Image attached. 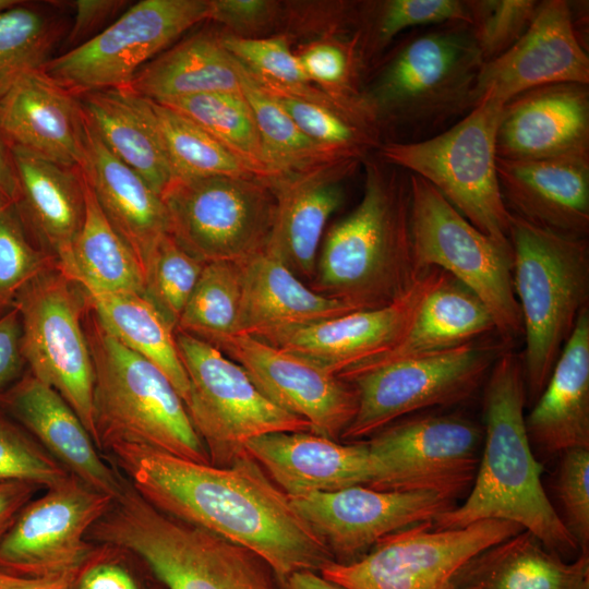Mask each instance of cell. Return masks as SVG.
Here are the masks:
<instances>
[{"label": "cell", "mask_w": 589, "mask_h": 589, "mask_svg": "<svg viewBox=\"0 0 589 589\" xmlns=\"http://www.w3.org/2000/svg\"><path fill=\"white\" fill-rule=\"evenodd\" d=\"M108 449L148 503L253 551L280 585L296 572L320 573L335 562L288 495L248 454L221 468L142 445L117 444Z\"/></svg>", "instance_id": "6da1fadb"}, {"label": "cell", "mask_w": 589, "mask_h": 589, "mask_svg": "<svg viewBox=\"0 0 589 589\" xmlns=\"http://www.w3.org/2000/svg\"><path fill=\"white\" fill-rule=\"evenodd\" d=\"M483 400V444L476 479L465 502L433 519V528L458 529L485 519L508 520L561 557L573 554L578 546L541 482L542 466L525 423L522 362L512 351L500 353L493 363Z\"/></svg>", "instance_id": "7a4b0ae2"}, {"label": "cell", "mask_w": 589, "mask_h": 589, "mask_svg": "<svg viewBox=\"0 0 589 589\" xmlns=\"http://www.w3.org/2000/svg\"><path fill=\"white\" fill-rule=\"evenodd\" d=\"M375 65L360 99L382 144L430 139L479 103L483 60L465 22L416 28Z\"/></svg>", "instance_id": "3957f363"}, {"label": "cell", "mask_w": 589, "mask_h": 589, "mask_svg": "<svg viewBox=\"0 0 589 589\" xmlns=\"http://www.w3.org/2000/svg\"><path fill=\"white\" fill-rule=\"evenodd\" d=\"M364 161L362 197L326 232L309 283L356 311L397 301L422 274L412 251L410 173L378 156Z\"/></svg>", "instance_id": "277c9868"}, {"label": "cell", "mask_w": 589, "mask_h": 589, "mask_svg": "<svg viewBox=\"0 0 589 589\" xmlns=\"http://www.w3.org/2000/svg\"><path fill=\"white\" fill-rule=\"evenodd\" d=\"M91 538L141 557L167 589H283L260 555L165 514L129 482Z\"/></svg>", "instance_id": "5b68a950"}, {"label": "cell", "mask_w": 589, "mask_h": 589, "mask_svg": "<svg viewBox=\"0 0 589 589\" xmlns=\"http://www.w3.org/2000/svg\"><path fill=\"white\" fill-rule=\"evenodd\" d=\"M84 330L94 368L98 447L134 444L211 464L185 405L168 377L99 324L89 304Z\"/></svg>", "instance_id": "8992f818"}, {"label": "cell", "mask_w": 589, "mask_h": 589, "mask_svg": "<svg viewBox=\"0 0 589 589\" xmlns=\"http://www.w3.org/2000/svg\"><path fill=\"white\" fill-rule=\"evenodd\" d=\"M510 214V213H509ZM513 286L526 339L527 398L544 389L560 353L589 301L586 238L564 236L509 216Z\"/></svg>", "instance_id": "52a82bcc"}, {"label": "cell", "mask_w": 589, "mask_h": 589, "mask_svg": "<svg viewBox=\"0 0 589 589\" xmlns=\"http://www.w3.org/2000/svg\"><path fill=\"white\" fill-rule=\"evenodd\" d=\"M503 105L483 97L445 131L416 143H384L377 156L433 185L467 220L509 243V212L496 171V132Z\"/></svg>", "instance_id": "ba28073f"}, {"label": "cell", "mask_w": 589, "mask_h": 589, "mask_svg": "<svg viewBox=\"0 0 589 589\" xmlns=\"http://www.w3.org/2000/svg\"><path fill=\"white\" fill-rule=\"evenodd\" d=\"M410 189L416 269H441L469 289L489 310L505 344L522 335L510 243L480 231L421 177L410 173Z\"/></svg>", "instance_id": "9c48e42d"}, {"label": "cell", "mask_w": 589, "mask_h": 589, "mask_svg": "<svg viewBox=\"0 0 589 589\" xmlns=\"http://www.w3.org/2000/svg\"><path fill=\"white\" fill-rule=\"evenodd\" d=\"M189 380L185 408L211 465L230 467L248 454L244 443L274 432H311V424L272 402L245 370L219 349L175 332Z\"/></svg>", "instance_id": "30bf717a"}, {"label": "cell", "mask_w": 589, "mask_h": 589, "mask_svg": "<svg viewBox=\"0 0 589 589\" xmlns=\"http://www.w3.org/2000/svg\"><path fill=\"white\" fill-rule=\"evenodd\" d=\"M161 199L170 236L203 263H240L263 252L276 218L272 184L256 177L173 179Z\"/></svg>", "instance_id": "8fae6325"}, {"label": "cell", "mask_w": 589, "mask_h": 589, "mask_svg": "<svg viewBox=\"0 0 589 589\" xmlns=\"http://www.w3.org/2000/svg\"><path fill=\"white\" fill-rule=\"evenodd\" d=\"M13 306L19 311L22 354L32 375L71 406L98 447L94 368L84 330L85 290L58 265L33 280Z\"/></svg>", "instance_id": "7c38bea8"}, {"label": "cell", "mask_w": 589, "mask_h": 589, "mask_svg": "<svg viewBox=\"0 0 589 589\" xmlns=\"http://www.w3.org/2000/svg\"><path fill=\"white\" fill-rule=\"evenodd\" d=\"M498 356L492 347L469 342L340 376L358 393L356 416L340 440L362 441L407 414L467 400Z\"/></svg>", "instance_id": "4fadbf2b"}, {"label": "cell", "mask_w": 589, "mask_h": 589, "mask_svg": "<svg viewBox=\"0 0 589 589\" xmlns=\"http://www.w3.org/2000/svg\"><path fill=\"white\" fill-rule=\"evenodd\" d=\"M522 530L501 519L445 530L422 521L383 537L359 560L333 562L320 574L347 589H452L473 556Z\"/></svg>", "instance_id": "5bb4252c"}, {"label": "cell", "mask_w": 589, "mask_h": 589, "mask_svg": "<svg viewBox=\"0 0 589 589\" xmlns=\"http://www.w3.org/2000/svg\"><path fill=\"white\" fill-rule=\"evenodd\" d=\"M208 0H142L43 71L75 95L129 87L134 75L183 33L208 20Z\"/></svg>", "instance_id": "9a60e30c"}, {"label": "cell", "mask_w": 589, "mask_h": 589, "mask_svg": "<svg viewBox=\"0 0 589 589\" xmlns=\"http://www.w3.org/2000/svg\"><path fill=\"white\" fill-rule=\"evenodd\" d=\"M380 491L434 492L457 501L478 471L483 428L454 416L399 419L368 440Z\"/></svg>", "instance_id": "2e32d148"}, {"label": "cell", "mask_w": 589, "mask_h": 589, "mask_svg": "<svg viewBox=\"0 0 589 589\" xmlns=\"http://www.w3.org/2000/svg\"><path fill=\"white\" fill-rule=\"evenodd\" d=\"M113 501L70 474L21 510L0 540V570L22 577L79 570L95 552L87 532Z\"/></svg>", "instance_id": "e0dca14e"}, {"label": "cell", "mask_w": 589, "mask_h": 589, "mask_svg": "<svg viewBox=\"0 0 589 589\" xmlns=\"http://www.w3.org/2000/svg\"><path fill=\"white\" fill-rule=\"evenodd\" d=\"M288 497L339 564L352 563L383 537L433 520L457 505L434 492L380 491L365 485Z\"/></svg>", "instance_id": "ac0fdd59"}, {"label": "cell", "mask_w": 589, "mask_h": 589, "mask_svg": "<svg viewBox=\"0 0 589 589\" xmlns=\"http://www.w3.org/2000/svg\"><path fill=\"white\" fill-rule=\"evenodd\" d=\"M214 347L240 364L272 402L306 420L311 432L339 441L353 420L354 386L318 364L247 334Z\"/></svg>", "instance_id": "d6986e66"}, {"label": "cell", "mask_w": 589, "mask_h": 589, "mask_svg": "<svg viewBox=\"0 0 589 589\" xmlns=\"http://www.w3.org/2000/svg\"><path fill=\"white\" fill-rule=\"evenodd\" d=\"M445 272L430 268L397 301L256 337L301 356L336 375L382 354L406 334L420 305Z\"/></svg>", "instance_id": "ffe728a7"}, {"label": "cell", "mask_w": 589, "mask_h": 589, "mask_svg": "<svg viewBox=\"0 0 589 589\" xmlns=\"http://www.w3.org/2000/svg\"><path fill=\"white\" fill-rule=\"evenodd\" d=\"M560 83L589 85V58L576 32L570 4L542 0L521 38L483 63L479 100L488 97L504 106L524 92Z\"/></svg>", "instance_id": "44dd1931"}, {"label": "cell", "mask_w": 589, "mask_h": 589, "mask_svg": "<svg viewBox=\"0 0 589 589\" xmlns=\"http://www.w3.org/2000/svg\"><path fill=\"white\" fill-rule=\"evenodd\" d=\"M496 156L509 160L589 157V86L551 84L507 101L496 132Z\"/></svg>", "instance_id": "7402d4cb"}, {"label": "cell", "mask_w": 589, "mask_h": 589, "mask_svg": "<svg viewBox=\"0 0 589 589\" xmlns=\"http://www.w3.org/2000/svg\"><path fill=\"white\" fill-rule=\"evenodd\" d=\"M245 452L288 496L368 485L374 465L364 440L340 443L313 432L249 438Z\"/></svg>", "instance_id": "603a6c76"}, {"label": "cell", "mask_w": 589, "mask_h": 589, "mask_svg": "<svg viewBox=\"0 0 589 589\" xmlns=\"http://www.w3.org/2000/svg\"><path fill=\"white\" fill-rule=\"evenodd\" d=\"M508 212L538 227L574 238L589 231V157L496 159Z\"/></svg>", "instance_id": "cb8c5ba5"}, {"label": "cell", "mask_w": 589, "mask_h": 589, "mask_svg": "<svg viewBox=\"0 0 589 589\" xmlns=\"http://www.w3.org/2000/svg\"><path fill=\"white\" fill-rule=\"evenodd\" d=\"M360 160L342 159L271 181L277 208L265 251L309 283L315 274L321 240L344 200L342 181Z\"/></svg>", "instance_id": "d4e9b609"}, {"label": "cell", "mask_w": 589, "mask_h": 589, "mask_svg": "<svg viewBox=\"0 0 589 589\" xmlns=\"http://www.w3.org/2000/svg\"><path fill=\"white\" fill-rule=\"evenodd\" d=\"M0 134L10 146L58 165H82L83 112L79 97L43 69L22 76L0 99Z\"/></svg>", "instance_id": "484cf974"}, {"label": "cell", "mask_w": 589, "mask_h": 589, "mask_svg": "<svg viewBox=\"0 0 589 589\" xmlns=\"http://www.w3.org/2000/svg\"><path fill=\"white\" fill-rule=\"evenodd\" d=\"M83 135L82 175L105 216L143 271L156 243L169 233L164 201L139 173L105 146L84 116Z\"/></svg>", "instance_id": "4316f807"}, {"label": "cell", "mask_w": 589, "mask_h": 589, "mask_svg": "<svg viewBox=\"0 0 589 589\" xmlns=\"http://www.w3.org/2000/svg\"><path fill=\"white\" fill-rule=\"evenodd\" d=\"M7 400L41 447L71 474L113 498L121 494L123 478L99 456L76 412L53 388L31 374L12 389Z\"/></svg>", "instance_id": "83f0119b"}, {"label": "cell", "mask_w": 589, "mask_h": 589, "mask_svg": "<svg viewBox=\"0 0 589 589\" xmlns=\"http://www.w3.org/2000/svg\"><path fill=\"white\" fill-rule=\"evenodd\" d=\"M19 182L15 202L23 220L64 272L85 212L84 178L19 146H11Z\"/></svg>", "instance_id": "f1b7e54d"}, {"label": "cell", "mask_w": 589, "mask_h": 589, "mask_svg": "<svg viewBox=\"0 0 589 589\" xmlns=\"http://www.w3.org/2000/svg\"><path fill=\"white\" fill-rule=\"evenodd\" d=\"M525 423L531 446L543 454L589 449L588 308L579 314Z\"/></svg>", "instance_id": "f546056e"}, {"label": "cell", "mask_w": 589, "mask_h": 589, "mask_svg": "<svg viewBox=\"0 0 589 589\" xmlns=\"http://www.w3.org/2000/svg\"><path fill=\"white\" fill-rule=\"evenodd\" d=\"M239 334H267L356 311L310 288L265 250L243 262Z\"/></svg>", "instance_id": "4dcf8cb0"}, {"label": "cell", "mask_w": 589, "mask_h": 589, "mask_svg": "<svg viewBox=\"0 0 589 589\" xmlns=\"http://www.w3.org/2000/svg\"><path fill=\"white\" fill-rule=\"evenodd\" d=\"M82 112L105 146L161 196L173 172L148 101L130 87L77 95Z\"/></svg>", "instance_id": "1f68e13d"}, {"label": "cell", "mask_w": 589, "mask_h": 589, "mask_svg": "<svg viewBox=\"0 0 589 589\" xmlns=\"http://www.w3.org/2000/svg\"><path fill=\"white\" fill-rule=\"evenodd\" d=\"M452 589H589V556L565 562L522 530L473 556Z\"/></svg>", "instance_id": "d6a6232c"}, {"label": "cell", "mask_w": 589, "mask_h": 589, "mask_svg": "<svg viewBox=\"0 0 589 589\" xmlns=\"http://www.w3.org/2000/svg\"><path fill=\"white\" fill-rule=\"evenodd\" d=\"M495 329L483 302L448 274L431 289L401 339L386 352L338 376L364 369L446 351Z\"/></svg>", "instance_id": "836d02e7"}, {"label": "cell", "mask_w": 589, "mask_h": 589, "mask_svg": "<svg viewBox=\"0 0 589 589\" xmlns=\"http://www.w3.org/2000/svg\"><path fill=\"white\" fill-rule=\"evenodd\" d=\"M129 87L156 101L241 92L233 58L218 36L205 33L164 50L134 75Z\"/></svg>", "instance_id": "e575fe53"}, {"label": "cell", "mask_w": 589, "mask_h": 589, "mask_svg": "<svg viewBox=\"0 0 589 589\" xmlns=\"http://www.w3.org/2000/svg\"><path fill=\"white\" fill-rule=\"evenodd\" d=\"M88 304L104 329L131 351L156 365L185 404L189 380L177 349L175 329L140 293L88 294Z\"/></svg>", "instance_id": "d590c367"}, {"label": "cell", "mask_w": 589, "mask_h": 589, "mask_svg": "<svg viewBox=\"0 0 589 589\" xmlns=\"http://www.w3.org/2000/svg\"><path fill=\"white\" fill-rule=\"evenodd\" d=\"M84 194L83 223L70 264L62 272L88 294H144V276L139 261L105 216L85 179Z\"/></svg>", "instance_id": "8d00e7d4"}, {"label": "cell", "mask_w": 589, "mask_h": 589, "mask_svg": "<svg viewBox=\"0 0 589 589\" xmlns=\"http://www.w3.org/2000/svg\"><path fill=\"white\" fill-rule=\"evenodd\" d=\"M233 61L241 92L253 113L265 153L280 177L305 172L337 160L353 159L306 136L274 96L240 62L235 58Z\"/></svg>", "instance_id": "74e56055"}, {"label": "cell", "mask_w": 589, "mask_h": 589, "mask_svg": "<svg viewBox=\"0 0 589 589\" xmlns=\"http://www.w3.org/2000/svg\"><path fill=\"white\" fill-rule=\"evenodd\" d=\"M448 22L469 23L465 0H384L353 4L352 38L363 68L375 65L406 31Z\"/></svg>", "instance_id": "f35d334b"}, {"label": "cell", "mask_w": 589, "mask_h": 589, "mask_svg": "<svg viewBox=\"0 0 589 589\" xmlns=\"http://www.w3.org/2000/svg\"><path fill=\"white\" fill-rule=\"evenodd\" d=\"M190 118L261 179L281 178L273 168L242 92L208 93L158 101Z\"/></svg>", "instance_id": "ab89813d"}, {"label": "cell", "mask_w": 589, "mask_h": 589, "mask_svg": "<svg viewBox=\"0 0 589 589\" xmlns=\"http://www.w3.org/2000/svg\"><path fill=\"white\" fill-rule=\"evenodd\" d=\"M147 101L173 179L211 176L259 178L243 161L190 118L156 100L147 98Z\"/></svg>", "instance_id": "60d3db41"}, {"label": "cell", "mask_w": 589, "mask_h": 589, "mask_svg": "<svg viewBox=\"0 0 589 589\" xmlns=\"http://www.w3.org/2000/svg\"><path fill=\"white\" fill-rule=\"evenodd\" d=\"M63 24L52 11L25 1L0 12V99L22 76L44 69Z\"/></svg>", "instance_id": "b9f144b4"}, {"label": "cell", "mask_w": 589, "mask_h": 589, "mask_svg": "<svg viewBox=\"0 0 589 589\" xmlns=\"http://www.w3.org/2000/svg\"><path fill=\"white\" fill-rule=\"evenodd\" d=\"M241 268L235 262L205 263L175 332L212 346L240 332Z\"/></svg>", "instance_id": "7bdbcfd3"}, {"label": "cell", "mask_w": 589, "mask_h": 589, "mask_svg": "<svg viewBox=\"0 0 589 589\" xmlns=\"http://www.w3.org/2000/svg\"><path fill=\"white\" fill-rule=\"evenodd\" d=\"M218 37L229 55L262 85L321 104H344L341 97L327 92L322 93L311 85L285 38H253L239 35Z\"/></svg>", "instance_id": "ee69618b"}, {"label": "cell", "mask_w": 589, "mask_h": 589, "mask_svg": "<svg viewBox=\"0 0 589 589\" xmlns=\"http://www.w3.org/2000/svg\"><path fill=\"white\" fill-rule=\"evenodd\" d=\"M203 262L165 235L144 265V296L176 328L182 310L201 275Z\"/></svg>", "instance_id": "f6af8a7d"}, {"label": "cell", "mask_w": 589, "mask_h": 589, "mask_svg": "<svg viewBox=\"0 0 589 589\" xmlns=\"http://www.w3.org/2000/svg\"><path fill=\"white\" fill-rule=\"evenodd\" d=\"M57 266L52 255L29 241L15 204L0 200V309L14 304L33 280Z\"/></svg>", "instance_id": "bcb514c9"}, {"label": "cell", "mask_w": 589, "mask_h": 589, "mask_svg": "<svg viewBox=\"0 0 589 589\" xmlns=\"http://www.w3.org/2000/svg\"><path fill=\"white\" fill-rule=\"evenodd\" d=\"M469 26L483 63L512 48L531 24L540 1L465 0Z\"/></svg>", "instance_id": "7dc6e473"}, {"label": "cell", "mask_w": 589, "mask_h": 589, "mask_svg": "<svg viewBox=\"0 0 589 589\" xmlns=\"http://www.w3.org/2000/svg\"><path fill=\"white\" fill-rule=\"evenodd\" d=\"M70 474L41 446L0 420V482L21 481L49 489Z\"/></svg>", "instance_id": "c3c4849f"}, {"label": "cell", "mask_w": 589, "mask_h": 589, "mask_svg": "<svg viewBox=\"0 0 589 589\" xmlns=\"http://www.w3.org/2000/svg\"><path fill=\"white\" fill-rule=\"evenodd\" d=\"M554 490L562 521L574 538L580 554L589 552V449L561 453Z\"/></svg>", "instance_id": "681fc988"}, {"label": "cell", "mask_w": 589, "mask_h": 589, "mask_svg": "<svg viewBox=\"0 0 589 589\" xmlns=\"http://www.w3.org/2000/svg\"><path fill=\"white\" fill-rule=\"evenodd\" d=\"M311 82H317L332 93L349 99H359L358 77L364 69L353 40L318 43L297 56Z\"/></svg>", "instance_id": "f907efd6"}, {"label": "cell", "mask_w": 589, "mask_h": 589, "mask_svg": "<svg viewBox=\"0 0 589 589\" xmlns=\"http://www.w3.org/2000/svg\"><path fill=\"white\" fill-rule=\"evenodd\" d=\"M208 20L229 28L253 31L267 25L276 15V3L265 0H208Z\"/></svg>", "instance_id": "816d5d0a"}, {"label": "cell", "mask_w": 589, "mask_h": 589, "mask_svg": "<svg viewBox=\"0 0 589 589\" xmlns=\"http://www.w3.org/2000/svg\"><path fill=\"white\" fill-rule=\"evenodd\" d=\"M73 589H141L132 573L106 551L95 550L80 568Z\"/></svg>", "instance_id": "f5cc1de1"}, {"label": "cell", "mask_w": 589, "mask_h": 589, "mask_svg": "<svg viewBox=\"0 0 589 589\" xmlns=\"http://www.w3.org/2000/svg\"><path fill=\"white\" fill-rule=\"evenodd\" d=\"M72 3L75 13L72 27L67 36V43L71 46L69 49L89 39L92 33L113 16L127 2L118 0H76Z\"/></svg>", "instance_id": "db71d44e"}, {"label": "cell", "mask_w": 589, "mask_h": 589, "mask_svg": "<svg viewBox=\"0 0 589 589\" xmlns=\"http://www.w3.org/2000/svg\"><path fill=\"white\" fill-rule=\"evenodd\" d=\"M21 321L15 306L0 317V388L16 376L24 360Z\"/></svg>", "instance_id": "11a10c76"}, {"label": "cell", "mask_w": 589, "mask_h": 589, "mask_svg": "<svg viewBox=\"0 0 589 589\" xmlns=\"http://www.w3.org/2000/svg\"><path fill=\"white\" fill-rule=\"evenodd\" d=\"M39 486L21 481L0 482V540Z\"/></svg>", "instance_id": "9f6ffc18"}, {"label": "cell", "mask_w": 589, "mask_h": 589, "mask_svg": "<svg viewBox=\"0 0 589 589\" xmlns=\"http://www.w3.org/2000/svg\"><path fill=\"white\" fill-rule=\"evenodd\" d=\"M79 570L46 577H22L0 570V589H73Z\"/></svg>", "instance_id": "6f0895ef"}, {"label": "cell", "mask_w": 589, "mask_h": 589, "mask_svg": "<svg viewBox=\"0 0 589 589\" xmlns=\"http://www.w3.org/2000/svg\"><path fill=\"white\" fill-rule=\"evenodd\" d=\"M19 182L11 146L0 134V200L16 202Z\"/></svg>", "instance_id": "680465c9"}, {"label": "cell", "mask_w": 589, "mask_h": 589, "mask_svg": "<svg viewBox=\"0 0 589 589\" xmlns=\"http://www.w3.org/2000/svg\"><path fill=\"white\" fill-rule=\"evenodd\" d=\"M281 586L283 589H347L312 570L296 572Z\"/></svg>", "instance_id": "91938a15"}, {"label": "cell", "mask_w": 589, "mask_h": 589, "mask_svg": "<svg viewBox=\"0 0 589 589\" xmlns=\"http://www.w3.org/2000/svg\"><path fill=\"white\" fill-rule=\"evenodd\" d=\"M21 0H0V12L17 5Z\"/></svg>", "instance_id": "94428289"}]
</instances>
